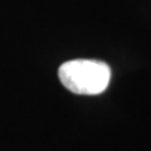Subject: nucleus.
<instances>
[{
  "label": "nucleus",
  "instance_id": "f257e3e1",
  "mask_svg": "<svg viewBox=\"0 0 151 151\" xmlns=\"http://www.w3.org/2000/svg\"><path fill=\"white\" fill-rule=\"evenodd\" d=\"M63 86L76 94L94 96L108 87L111 79L110 67L93 59H73L63 63L58 69Z\"/></svg>",
  "mask_w": 151,
  "mask_h": 151
}]
</instances>
